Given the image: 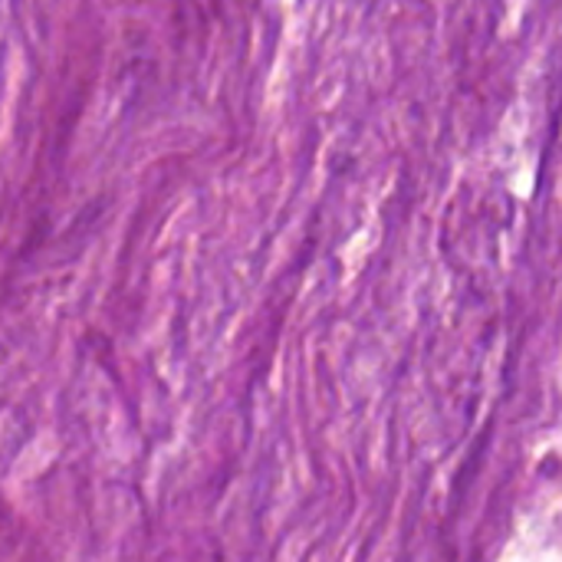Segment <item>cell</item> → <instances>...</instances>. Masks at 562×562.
<instances>
[]
</instances>
